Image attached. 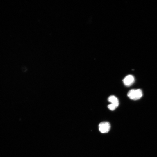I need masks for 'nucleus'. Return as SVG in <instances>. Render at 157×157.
I'll list each match as a JSON object with an SVG mask.
<instances>
[{
    "mask_svg": "<svg viewBox=\"0 0 157 157\" xmlns=\"http://www.w3.org/2000/svg\"><path fill=\"white\" fill-rule=\"evenodd\" d=\"M108 101L111 104H113L117 107L119 105V101L117 98L114 95H110L108 98Z\"/></svg>",
    "mask_w": 157,
    "mask_h": 157,
    "instance_id": "nucleus-4",
    "label": "nucleus"
},
{
    "mask_svg": "<svg viewBox=\"0 0 157 157\" xmlns=\"http://www.w3.org/2000/svg\"><path fill=\"white\" fill-rule=\"evenodd\" d=\"M142 95V91L140 89L131 90L127 93L128 97L130 99L134 100L139 99Z\"/></svg>",
    "mask_w": 157,
    "mask_h": 157,
    "instance_id": "nucleus-1",
    "label": "nucleus"
},
{
    "mask_svg": "<svg viewBox=\"0 0 157 157\" xmlns=\"http://www.w3.org/2000/svg\"><path fill=\"white\" fill-rule=\"evenodd\" d=\"M99 130L102 133H108L110 128V123L108 122H103L100 123L99 125Z\"/></svg>",
    "mask_w": 157,
    "mask_h": 157,
    "instance_id": "nucleus-2",
    "label": "nucleus"
},
{
    "mask_svg": "<svg viewBox=\"0 0 157 157\" xmlns=\"http://www.w3.org/2000/svg\"><path fill=\"white\" fill-rule=\"evenodd\" d=\"M108 107L110 110L113 111L115 110L117 107L116 106L111 104L108 105Z\"/></svg>",
    "mask_w": 157,
    "mask_h": 157,
    "instance_id": "nucleus-5",
    "label": "nucleus"
},
{
    "mask_svg": "<svg viewBox=\"0 0 157 157\" xmlns=\"http://www.w3.org/2000/svg\"><path fill=\"white\" fill-rule=\"evenodd\" d=\"M135 81L134 77L131 75L126 76L123 80L124 84L126 86H130L132 85Z\"/></svg>",
    "mask_w": 157,
    "mask_h": 157,
    "instance_id": "nucleus-3",
    "label": "nucleus"
}]
</instances>
